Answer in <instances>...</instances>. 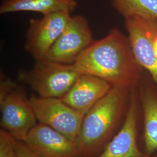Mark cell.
Wrapping results in <instances>:
<instances>
[{
    "label": "cell",
    "instance_id": "6da1fadb",
    "mask_svg": "<svg viewBox=\"0 0 157 157\" xmlns=\"http://www.w3.org/2000/svg\"><path fill=\"white\" fill-rule=\"evenodd\" d=\"M74 65L80 74L94 76L112 86L133 87L144 76L128 36L117 28L95 40Z\"/></svg>",
    "mask_w": 157,
    "mask_h": 157
},
{
    "label": "cell",
    "instance_id": "7a4b0ae2",
    "mask_svg": "<svg viewBox=\"0 0 157 157\" xmlns=\"http://www.w3.org/2000/svg\"><path fill=\"white\" fill-rule=\"evenodd\" d=\"M135 86H113L84 115L76 140L79 157H96L118 133L126 118Z\"/></svg>",
    "mask_w": 157,
    "mask_h": 157
},
{
    "label": "cell",
    "instance_id": "3957f363",
    "mask_svg": "<svg viewBox=\"0 0 157 157\" xmlns=\"http://www.w3.org/2000/svg\"><path fill=\"white\" fill-rule=\"evenodd\" d=\"M81 74L74 64H67L47 58L36 61L30 70L21 69L18 79L44 98H61Z\"/></svg>",
    "mask_w": 157,
    "mask_h": 157
},
{
    "label": "cell",
    "instance_id": "277c9868",
    "mask_svg": "<svg viewBox=\"0 0 157 157\" xmlns=\"http://www.w3.org/2000/svg\"><path fill=\"white\" fill-rule=\"evenodd\" d=\"M29 99L39 123L76 141L84 114L69 106L61 98L32 95Z\"/></svg>",
    "mask_w": 157,
    "mask_h": 157
},
{
    "label": "cell",
    "instance_id": "5b68a950",
    "mask_svg": "<svg viewBox=\"0 0 157 157\" xmlns=\"http://www.w3.org/2000/svg\"><path fill=\"white\" fill-rule=\"evenodd\" d=\"M94 40L87 19L82 15L72 16L46 58L63 63L74 64Z\"/></svg>",
    "mask_w": 157,
    "mask_h": 157
},
{
    "label": "cell",
    "instance_id": "8992f818",
    "mask_svg": "<svg viewBox=\"0 0 157 157\" xmlns=\"http://www.w3.org/2000/svg\"><path fill=\"white\" fill-rule=\"evenodd\" d=\"M141 117L137 85L133 88L128 111L123 125L102 151L95 157H144L139 144Z\"/></svg>",
    "mask_w": 157,
    "mask_h": 157
},
{
    "label": "cell",
    "instance_id": "52a82bcc",
    "mask_svg": "<svg viewBox=\"0 0 157 157\" xmlns=\"http://www.w3.org/2000/svg\"><path fill=\"white\" fill-rule=\"evenodd\" d=\"M124 26L137 61L148 71L157 87V56L154 48L157 19L130 17L124 19Z\"/></svg>",
    "mask_w": 157,
    "mask_h": 157
},
{
    "label": "cell",
    "instance_id": "ba28073f",
    "mask_svg": "<svg viewBox=\"0 0 157 157\" xmlns=\"http://www.w3.org/2000/svg\"><path fill=\"white\" fill-rule=\"evenodd\" d=\"M69 12H58L31 19L26 34L24 49L35 61L45 59L51 47L71 18Z\"/></svg>",
    "mask_w": 157,
    "mask_h": 157
},
{
    "label": "cell",
    "instance_id": "9c48e42d",
    "mask_svg": "<svg viewBox=\"0 0 157 157\" xmlns=\"http://www.w3.org/2000/svg\"><path fill=\"white\" fill-rule=\"evenodd\" d=\"M0 107L1 129L23 142L37 121L29 99L17 87L0 101Z\"/></svg>",
    "mask_w": 157,
    "mask_h": 157
},
{
    "label": "cell",
    "instance_id": "30bf717a",
    "mask_svg": "<svg viewBox=\"0 0 157 157\" xmlns=\"http://www.w3.org/2000/svg\"><path fill=\"white\" fill-rule=\"evenodd\" d=\"M23 143L40 157H79L75 141L44 124H36Z\"/></svg>",
    "mask_w": 157,
    "mask_h": 157
},
{
    "label": "cell",
    "instance_id": "8fae6325",
    "mask_svg": "<svg viewBox=\"0 0 157 157\" xmlns=\"http://www.w3.org/2000/svg\"><path fill=\"white\" fill-rule=\"evenodd\" d=\"M143 126L144 152L157 151V87L151 77L143 76L137 84Z\"/></svg>",
    "mask_w": 157,
    "mask_h": 157
},
{
    "label": "cell",
    "instance_id": "7c38bea8",
    "mask_svg": "<svg viewBox=\"0 0 157 157\" xmlns=\"http://www.w3.org/2000/svg\"><path fill=\"white\" fill-rule=\"evenodd\" d=\"M112 87L111 84L99 78L81 74L61 99L69 106L85 115Z\"/></svg>",
    "mask_w": 157,
    "mask_h": 157
},
{
    "label": "cell",
    "instance_id": "4fadbf2b",
    "mask_svg": "<svg viewBox=\"0 0 157 157\" xmlns=\"http://www.w3.org/2000/svg\"><path fill=\"white\" fill-rule=\"evenodd\" d=\"M77 6L76 0H3L0 6V13L33 12L43 16L58 12L72 13Z\"/></svg>",
    "mask_w": 157,
    "mask_h": 157
},
{
    "label": "cell",
    "instance_id": "5bb4252c",
    "mask_svg": "<svg viewBox=\"0 0 157 157\" xmlns=\"http://www.w3.org/2000/svg\"><path fill=\"white\" fill-rule=\"evenodd\" d=\"M111 4L124 19L138 17L157 19V0H111Z\"/></svg>",
    "mask_w": 157,
    "mask_h": 157
},
{
    "label": "cell",
    "instance_id": "9a60e30c",
    "mask_svg": "<svg viewBox=\"0 0 157 157\" xmlns=\"http://www.w3.org/2000/svg\"><path fill=\"white\" fill-rule=\"evenodd\" d=\"M16 140L10 133L0 130V157H17Z\"/></svg>",
    "mask_w": 157,
    "mask_h": 157
},
{
    "label": "cell",
    "instance_id": "2e32d148",
    "mask_svg": "<svg viewBox=\"0 0 157 157\" xmlns=\"http://www.w3.org/2000/svg\"><path fill=\"white\" fill-rule=\"evenodd\" d=\"M17 87V83L10 78L1 77L0 83V101H2L7 95Z\"/></svg>",
    "mask_w": 157,
    "mask_h": 157
},
{
    "label": "cell",
    "instance_id": "e0dca14e",
    "mask_svg": "<svg viewBox=\"0 0 157 157\" xmlns=\"http://www.w3.org/2000/svg\"><path fill=\"white\" fill-rule=\"evenodd\" d=\"M16 150L17 157H40L30 150L22 141H17Z\"/></svg>",
    "mask_w": 157,
    "mask_h": 157
},
{
    "label": "cell",
    "instance_id": "ac0fdd59",
    "mask_svg": "<svg viewBox=\"0 0 157 157\" xmlns=\"http://www.w3.org/2000/svg\"><path fill=\"white\" fill-rule=\"evenodd\" d=\"M154 48H155V51L157 56V34L154 40Z\"/></svg>",
    "mask_w": 157,
    "mask_h": 157
},
{
    "label": "cell",
    "instance_id": "d6986e66",
    "mask_svg": "<svg viewBox=\"0 0 157 157\" xmlns=\"http://www.w3.org/2000/svg\"><path fill=\"white\" fill-rule=\"evenodd\" d=\"M157 157V154H155V153L154 154H151V155H147V154H146L145 155V157Z\"/></svg>",
    "mask_w": 157,
    "mask_h": 157
}]
</instances>
